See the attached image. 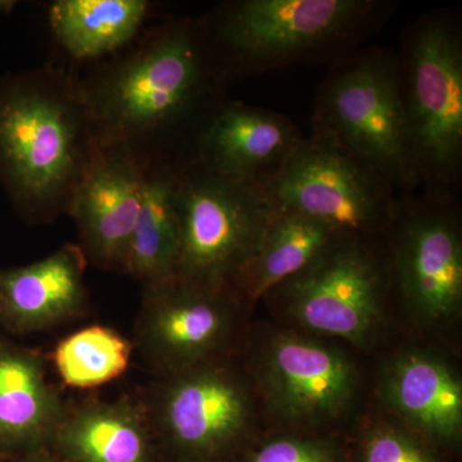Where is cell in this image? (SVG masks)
<instances>
[{"label": "cell", "instance_id": "obj_21", "mask_svg": "<svg viewBox=\"0 0 462 462\" xmlns=\"http://www.w3.org/2000/svg\"><path fill=\"white\" fill-rule=\"evenodd\" d=\"M338 231L307 216L273 211L260 245L236 282V291L249 302L269 296L309 266Z\"/></svg>", "mask_w": 462, "mask_h": 462}, {"label": "cell", "instance_id": "obj_5", "mask_svg": "<svg viewBox=\"0 0 462 462\" xmlns=\"http://www.w3.org/2000/svg\"><path fill=\"white\" fill-rule=\"evenodd\" d=\"M312 134L379 173L400 199L420 189L404 120L396 51L361 47L329 66Z\"/></svg>", "mask_w": 462, "mask_h": 462}, {"label": "cell", "instance_id": "obj_20", "mask_svg": "<svg viewBox=\"0 0 462 462\" xmlns=\"http://www.w3.org/2000/svg\"><path fill=\"white\" fill-rule=\"evenodd\" d=\"M182 163L145 167L126 263V275L143 287L169 281L176 273L180 245L176 189Z\"/></svg>", "mask_w": 462, "mask_h": 462}, {"label": "cell", "instance_id": "obj_14", "mask_svg": "<svg viewBox=\"0 0 462 462\" xmlns=\"http://www.w3.org/2000/svg\"><path fill=\"white\" fill-rule=\"evenodd\" d=\"M302 141L287 116L226 100L197 139L193 160L233 180L263 188Z\"/></svg>", "mask_w": 462, "mask_h": 462}, {"label": "cell", "instance_id": "obj_18", "mask_svg": "<svg viewBox=\"0 0 462 462\" xmlns=\"http://www.w3.org/2000/svg\"><path fill=\"white\" fill-rule=\"evenodd\" d=\"M153 437L142 406L93 401L66 411L51 445L67 462H151Z\"/></svg>", "mask_w": 462, "mask_h": 462}, {"label": "cell", "instance_id": "obj_3", "mask_svg": "<svg viewBox=\"0 0 462 462\" xmlns=\"http://www.w3.org/2000/svg\"><path fill=\"white\" fill-rule=\"evenodd\" d=\"M387 0H230L200 16L227 87L298 63L331 66L385 26Z\"/></svg>", "mask_w": 462, "mask_h": 462}, {"label": "cell", "instance_id": "obj_6", "mask_svg": "<svg viewBox=\"0 0 462 462\" xmlns=\"http://www.w3.org/2000/svg\"><path fill=\"white\" fill-rule=\"evenodd\" d=\"M176 207L180 245L175 278L236 291L273 215L263 191L191 158L179 170Z\"/></svg>", "mask_w": 462, "mask_h": 462}, {"label": "cell", "instance_id": "obj_1", "mask_svg": "<svg viewBox=\"0 0 462 462\" xmlns=\"http://www.w3.org/2000/svg\"><path fill=\"white\" fill-rule=\"evenodd\" d=\"M79 85L97 144L123 149L145 167L191 160L227 100L199 17L149 27Z\"/></svg>", "mask_w": 462, "mask_h": 462}, {"label": "cell", "instance_id": "obj_4", "mask_svg": "<svg viewBox=\"0 0 462 462\" xmlns=\"http://www.w3.org/2000/svg\"><path fill=\"white\" fill-rule=\"evenodd\" d=\"M401 100L421 193L458 199L462 185V23L434 9L404 27Z\"/></svg>", "mask_w": 462, "mask_h": 462}, {"label": "cell", "instance_id": "obj_2", "mask_svg": "<svg viewBox=\"0 0 462 462\" xmlns=\"http://www.w3.org/2000/svg\"><path fill=\"white\" fill-rule=\"evenodd\" d=\"M96 145L78 78L54 66L0 78V187L23 221L69 214Z\"/></svg>", "mask_w": 462, "mask_h": 462}, {"label": "cell", "instance_id": "obj_17", "mask_svg": "<svg viewBox=\"0 0 462 462\" xmlns=\"http://www.w3.org/2000/svg\"><path fill=\"white\" fill-rule=\"evenodd\" d=\"M67 410L44 358L0 342V446L27 455L51 443Z\"/></svg>", "mask_w": 462, "mask_h": 462}, {"label": "cell", "instance_id": "obj_8", "mask_svg": "<svg viewBox=\"0 0 462 462\" xmlns=\"http://www.w3.org/2000/svg\"><path fill=\"white\" fill-rule=\"evenodd\" d=\"M260 189L272 211L307 216L348 236H384L400 199L379 173L314 136Z\"/></svg>", "mask_w": 462, "mask_h": 462}, {"label": "cell", "instance_id": "obj_26", "mask_svg": "<svg viewBox=\"0 0 462 462\" xmlns=\"http://www.w3.org/2000/svg\"><path fill=\"white\" fill-rule=\"evenodd\" d=\"M14 5H16V2H2L0 0V12H11L12 9H14Z\"/></svg>", "mask_w": 462, "mask_h": 462}, {"label": "cell", "instance_id": "obj_22", "mask_svg": "<svg viewBox=\"0 0 462 462\" xmlns=\"http://www.w3.org/2000/svg\"><path fill=\"white\" fill-rule=\"evenodd\" d=\"M133 351L132 340L117 330L91 325L58 343L54 365L67 387L98 388L126 372Z\"/></svg>", "mask_w": 462, "mask_h": 462}, {"label": "cell", "instance_id": "obj_7", "mask_svg": "<svg viewBox=\"0 0 462 462\" xmlns=\"http://www.w3.org/2000/svg\"><path fill=\"white\" fill-rule=\"evenodd\" d=\"M384 236L340 234L269 296L303 329L369 345L392 288L388 245H380Z\"/></svg>", "mask_w": 462, "mask_h": 462}, {"label": "cell", "instance_id": "obj_13", "mask_svg": "<svg viewBox=\"0 0 462 462\" xmlns=\"http://www.w3.org/2000/svg\"><path fill=\"white\" fill-rule=\"evenodd\" d=\"M144 173L145 166L123 149L96 145L67 214L75 221L88 263L126 273Z\"/></svg>", "mask_w": 462, "mask_h": 462}, {"label": "cell", "instance_id": "obj_12", "mask_svg": "<svg viewBox=\"0 0 462 462\" xmlns=\"http://www.w3.org/2000/svg\"><path fill=\"white\" fill-rule=\"evenodd\" d=\"M258 378L273 411L293 424L338 418L357 388L355 365L343 352L289 333L270 340Z\"/></svg>", "mask_w": 462, "mask_h": 462}, {"label": "cell", "instance_id": "obj_25", "mask_svg": "<svg viewBox=\"0 0 462 462\" xmlns=\"http://www.w3.org/2000/svg\"><path fill=\"white\" fill-rule=\"evenodd\" d=\"M25 462H62V460L45 451V448H42L27 455Z\"/></svg>", "mask_w": 462, "mask_h": 462}, {"label": "cell", "instance_id": "obj_24", "mask_svg": "<svg viewBox=\"0 0 462 462\" xmlns=\"http://www.w3.org/2000/svg\"><path fill=\"white\" fill-rule=\"evenodd\" d=\"M245 462H339L329 445L314 439L281 437L258 447Z\"/></svg>", "mask_w": 462, "mask_h": 462}, {"label": "cell", "instance_id": "obj_15", "mask_svg": "<svg viewBox=\"0 0 462 462\" xmlns=\"http://www.w3.org/2000/svg\"><path fill=\"white\" fill-rule=\"evenodd\" d=\"M87 266L79 245H66L36 263L0 270V320L23 334L75 320L88 309Z\"/></svg>", "mask_w": 462, "mask_h": 462}, {"label": "cell", "instance_id": "obj_23", "mask_svg": "<svg viewBox=\"0 0 462 462\" xmlns=\"http://www.w3.org/2000/svg\"><path fill=\"white\" fill-rule=\"evenodd\" d=\"M361 462H438L418 438L391 427L375 428L365 437Z\"/></svg>", "mask_w": 462, "mask_h": 462}, {"label": "cell", "instance_id": "obj_27", "mask_svg": "<svg viewBox=\"0 0 462 462\" xmlns=\"http://www.w3.org/2000/svg\"><path fill=\"white\" fill-rule=\"evenodd\" d=\"M178 462H207V461H196V460H180Z\"/></svg>", "mask_w": 462, "mask_h": 462}, {"label": "cell", "instance_id": "obj_11", "mask_svg": "<svg viewBox=\"0 0 462 462\" xmlns=\"http://www.w3.org/2000/svg\"><path fill=\"white\" fill-rule=\"evenodd\" d=\"M143 288L133 345L158 376L220 358L236 327V291L175 276Z\"/></svg>", "mask_w": 462, "mask_h": 462}, {"label": "cell", "instance_id": "obj_16", "mask_svg": "<svg viewBox=\"0 0 462 462\" xmlns=\"http://www.w3.org/2000/svg\"><path fill=\"white\" fill-rule=\"evenodd\" d=\"M382 396L404 422L438 442H454L462 431V384L436 355L409 351L389 361Z\"/></svg>", "mask_w": 462, "mask_h": 462}, {"label": "cell", "instance_id": "obj_9", "mask_svg": "<svg viewBox=\"0 0 462 462\" xmlns=\"http://www.w3.org/2000/svg\"><path fill=\"white\" fill-rule=\"evenodd\" d=\"M458 199L424 193L398 199L385 236L396 287L407 314L431 327L462 305V234Z\"/></svg>", "mask_w": 462, "mask_h": 462}, {"label": "cell", "instance_id": "obj_19", "mask_svg": "<svg viewBox=\"0 0 462 462\" xmlns=\"http://www.w3.org/2000/svg\"><path fill=\"white\" fill-rule=\"evenodd\" d=\"M152 8L147 0H57L48 8V23L72 60L91 62L135 42Z\"/></svg>", "mask_w": 462, "mask_h": 462}, {"label": "cell", "instance_id": "obj_10", "mask_svg": "<svg viewBox=\"0 0 462 462\" xmlns=\"http://www.w3.org/2000/svg\"><path fill=\"white\" fill-rule=\"evenodd\" d=\"M153 436L185 456L207 461L243 437L252 418L248 389L220 360L158 376L144 406Z\"/></svg>", "mask_w": 462, "mask_h": 462}]
</instances>
